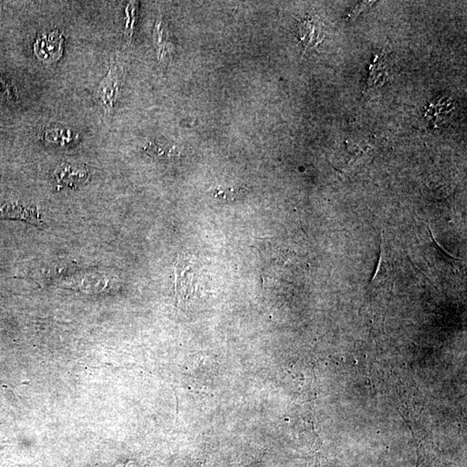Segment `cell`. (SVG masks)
I'll list each match as a JSON object with an SVG mask.
<instances>
[{
	"instance_id": "1",
	"label": "cell",
	"mask_w": 467,
	"mask_h": 467,
	"mask_svg": "<svg viewBox=\"0 0 467 467\" xmlns=\"http://www.w3.org/2000/svg\"><path fill=\"white\" fill-rule=\"evenodd\" d=\"M326 37V27L317 16H309L300 22L299 39L304 50L317 48Z\"/></svg>"
},
{
	"instance_id": "2",
	"label": "cell",
	"mask_w": 467,
	"mask_h": 467,
	"mask_svg": "<svg viewBox=\"0 0 467 467\" xmlns=\"http://www.w3.org/2000/svg\"><path fill=\"white\" fill-rule=\"evenodd\" d=\"M63 39L58 31L44 34L37 39L34 51L41 61L51 63L62 55Z\"/></svg>"
},
{
	"instance_id": "3",
	"label": "cell",
	"mask_w": 467,
	"mask_h": 467,
	"mask_svg": "<svg viewBox=\"0 0 467 467\" xmlns=\"http://www.w3.org/2000/svg\"><path fill=\"white\" fill-rule=\"evenodd\" d=\"M119 77L115 69H111L97 89L96 98L101 107L110 110L118 95Z\"/></svg>"
},
{
	"instance_id": "4",
	"label": "cell",
	"mask_w": 467,
	"mask_h": 467,
	"mask_svg": "<svg viewBox=\"0 0 467 467\" xmlns=\"http://www.w3.org/2000/svg\"><path fill=\"white\" fill-rule=\"evenodd\" d=\"M244 191L241 188L217 186L209 190V194L213 198L226 202L236 201L242 198Z\"/></svg>"
},
{
	"instance_id": "5",
	"label": "cell",
	"mask_w": 467,
	"mask_h": 467,
	"mask_svg": "<svg viewBox=\"0 0 467 467\" xmlns=\"http://www.w3.org/2000/svg\"><path fill=\"white\" fill-rule=\"evenodd\" d=\"M145 150L152 155H155L156 157H171L172 156L173 149L172 148H161L160 146L154 144V143H149L148 146H146Z\"/></svg>"
},
{
	"instance_id": "6",
	"label": "cell",
	"mask_w": 467,
	"mask_h": 467,
	"mask_svg": "<svg viewBox=\"0 0 467 467\" xmlns=\"http://www.w3.org/2000/svg\"><path fill=\"white\" fill-rule=\"evenodd\" d=\"M0 95L11 98V99L17 98L16 89L4 81L1 77H0Z\"/></svg>"
},
{
	"instance_id": "7",
	"label": "cell",
	"mask_w": 467,
	"mask_h": 467,
	"mask_svg": "<svg viewBox=\"0 0 467 467\" xmlns=\"http://www.w3.org/2000/svg\"><path fill=\"white\" fill-rule=\"evenodd\" d=\"M370 3L364 2V3H361L360 5H357L355 7V8L352 9V13H350L348 15V18L352 17L353 14L359 15L361 13L362 10H364V9L367 8V7L369 6L368 4H370Z\"/></svg>"
}]
</instances>
